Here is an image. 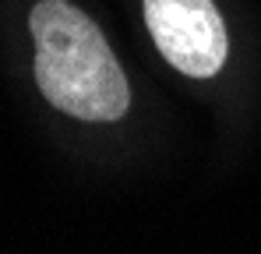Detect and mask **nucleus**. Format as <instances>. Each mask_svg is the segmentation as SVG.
<instances>
[{
  "label": "nucleus",
  "mask_w": 261,
  "mask_h": 254,
  "mask_svg": "<svg viewBox=\"0 0 261 254\" xmlns=\"http://www.w3.org/2000/svg\"><path fill=\"white\" fill-rule=\"evenodd\" d=\"M36 39V85L60 113L110 124L130 106V85L99 25L67 0H39L29 18Z\"/></svg>",
  "instance_id": "nucleus-1"
},
{
  "label": "nucleus",
  "mask_w": 261,
  "mask_h": 254,
  "mask_svg": "<svg viewBox=\"0 0 261 254\" xmlns=\"http://www.w3.org/2000/svg\"><path fill=\"white\" fill-rule=\"evenodd\" d=\"M155 49L187 78H212L229 57V36L212 0H145Z\"/></svg>",
  "instance_id": "nucleus-2"
}]
</instances>
